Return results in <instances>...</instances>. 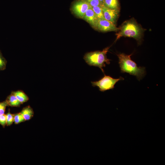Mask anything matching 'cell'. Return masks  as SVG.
Returning a JSON list of instances; mask_svg holds the SVG:
<instances>
[{
	"label": "cell",
	"instance_id": "obj_17",
	"mask_svg": "<svg viewBox=\"0 0 165 165\" xmlns=\"http://www.w3.org/2000/svg\"><path fill=\"white\" fill-rule=\"evenodd\" d=\"M7 106L8 105L6 100L0 102V116L4 114L6 108Z\"/></svg>",
	"mask_w": 165,
	"mask_h": 165
},
{
	"label": "cell",
	"instance_id": "obj_15",
	"mask_svg": "<svg viewBox=\"0 0 165 165\" xmlns=\"http://www.w3.org/2000/svg\"><path fill=\"white\" fill-rule=\"evenodd\" d=\"M7 63L6 60L3 56L0 50V71H3L5 69Z\"/></svg>",
	"mask_w": 165,
	"mask_h": 165
},
{
	"label": "cell",
	"instance_id": "obj_18",
	"mask_svg": "<svg viewBox=\"0 0 165 165\" xmlns=\"http://www.w3.org/2000/svg\"><path fill=\"white\" fill-rule=\"evenodd\" d=\"M91 7L101 6L99 0H84Z\"/></svg>",
	"mask_w": 165,
	"mask_h": 165
},
{
	"label": "cell",
	"instance_id": "obj_20",
	"mask_svg": "<svg viewBox=\"0 0 165 165\" xmlns=\"http://www.w3.org/2000/svg\"><path fill=\"white\" fill-rule=\"evenodd\" d=\"M101 3V4L102 6H103L104 1V0H99Z\"/></svg>",
	"mask_w": 165,
	"mask_h": 165
},
{
	"label": "cell",
	"instance_id": "obj_4",
	"mask_svg": "<svg viewBox=\"0 0 165 165\" xmlns=\"http://www.w3.org/2000/svg\"><path fill=\"white\" fill-rule=\"evenodd\" d=\"M124 79L121 77L116 79L104 74V76L101 79L97 81H92L91 83L93 86H97L100 91L104 92L107 90L113 89L116 83L119 81Z\"/></svg>",
	"mask_w": 165,
	"mask_h": 165
},
{
	"label": "cell",
	"instance_id": "obj_12",
	"mask_svg": "<svg viewBox=\"0 0 165 165\" xmlns=\"http://www.w3.org/2000/svg\"><path fill=\"white\" fill-rule=\"evenodd\" d=\"M12 92L21 104L27 102L29 99V98L26 94L21 90H18Z\"/></svg>",
	"mask_w": 165,
	"mask_h": 165
},
{
	"label": "cell",
	"instance_id": "obj_1",
	"mask_svg": "<svg viewBox=\"0 0 165 165\" xmlns=\"http://www.w3.org/2000/svg\"><path fill=\"white\" fill-rule=\"evenodd\" d=\"M116 41L122 37L133 38L140 44L145 29L134 18L124 21L119 28Z\"/></svg>",
	"mask_w": 165,
	"mask_h": 165
},
{
	"label": "cell",
	"instance_id": "obj_19",
	"mask_svg": "<svg viewBox=\"0 0 165 165\" xmlns=\"http://www.w3.org/2000/svg\"><path fill=\"white\" fill-rule=\"evenodd\" d=\"M0 124L3 128L6 125V114H3L0 116Z\"/></svg>",
	"mask_w": 165,
	"mask_h": 165
},
{
	"label": "cell",
	"instance_id": "obj_2",
	"mask_svg": "<svg viewBox=\"0 0 165 165\" xmlns=\"http://www.w3.org/2000/svg\"><path fill=\"white\" fill-rule=\"evenodd\" d=\"M132 55V54L128 55L123 53L117 54L121 72L128 73L135 76L140 81L145 75V68L138 67L136 63L131 59L130 56Z\"/></svg>",
	"mask_w": 165,
	"mask_h": 165
},
{
	"label": "cell",
	"instance_id": "obj_14",
	"mask_svg": "<svg viewBox=\"0 0 165 165\" xmlns=\"http://www.w3.org/2000/svg\"><path fill=\"white\" fill-rule=\"evenodd\" d=\"M25 121L23 116L20 112L14 115V122L15 124H18Z\"/></svg>",
	"mask_w": 165,
	"mask_h": 165
},
{
	"label": "cell",
	"instance_id": "obj_9",
	"mask_svg": "<svg viewBox=\"0 0 165 165\" xmlns=\"http://www.w3.org/2000/svg\"><path fill=\"white\" fill-rule=\"evenodd\" d=\"M103 6L108 8L119 11L118 0H104Z\"/></svg>",
	"mask_w": 165,
	"mask_h": 165
},
{
	"label": "cell",
	"instance_id": "obj_6",
	"mask_svg": "<svg viewBox=\"0 0 165 165\" xmlns=\"http://www.w3.org/2000/svg\"><path fill=\"white\" fill-rule=\"evenodd\" d=\"M94 28L103 32H118L119 30L116 25L105 19H98Z\"/></svg>",
	"mask_w": 165,
	"mask_h": 165
},
{
	"label": "cell",
	"instance_id": "obj_16",
	"mask_svg": "<svg viewBox=\"0 0 165 165\" xmlns=\"http://www.w3.org/2000/svg\"><path fill=\"white\" fill-rule=\"evenodd\" d=\"M6 115V125L7 126H10L14 122V115L10 113L9 109L8 113Z\"/></svg>",
	"mask_w": 165,
	"mask_h": 165
},
{
	"label": "cell",
	"instance_id": "obj_5",
	"mask_svg": "<svg viewBox=\"0 0 165 165\" xmlns=\"http://www.w3.org/2000/svg\"><path fill=\"white\" fill-rule=\"evenodd\" d=\"M91 7L84 0H78L72 5L71 11L72 13L77 17L82 19L87 9Z\"/></svg>",
	"mask_w": 165,
	"mask_h": 165
},
{
	"label": "cell",
	"instance_id": "obj_10",
	"mask_svg": "<svg viewBox=\"0 0 165 165\" xmlns=\"http://www.w3.org/2000/svg\"><path fill=\"white\" fill-rule=\"evenodd\" d=\"M6 100L8 106L18 107L20 106L21 104L12 92L11 94L7 97Z\"/></svg>",
	"mask_w": 165,
	"mask_h": 165
},
{
	"label": "cell",
	"instance_id": "obj_13",
	"mask_svg": "<svg viewBox=\"0 0 165 165\" xmlns=\"http://www.w3.org/2000/svg\"><path fill=\"white\" fill-rule=\"evenodd\" d=\"M102 6H99L92 7L98 19H105L102 10Z\"/></svg>",
	"mask_w": 165,
	"mask_h": 165
},
{
	"label": "cell",
	"instance_id": "obj_3",
	"mask_svg": "<svg viewBox=\"0 0 165 165\" xmlns=\"http://www.w3.org/2000/svg\"><path fill=\"white\" fill-rule=\"evenodd\" d=\"M110 47H107L102 51H96L86 53L84 56L83 59L90 66L98 67L104 74L103 67L106 64H110V60L108 59L106 54Z\"/></svg>",
	"mask_w": 165,
	"mask_h": 165
},
{
	"label": "cell",
	"instance_id": "obj_8",
	"mask_svg": "<svg viewBox=\"0 0 165 165\" xmlns=\"http://www.w3.org/2000/svg\"><path fill=\"white\" fill-rule=\"evenodd\" d=\"M82 19L88 22L93 28L98 19L92 7L86 11Z\"/></svg>",
	"mask_w": 165,
	"mask_h": 165
},
{
	"label": "cell",
	"instance_id": "obj_11",
	"mask_svg": "<svg viewBox=\"0 0 165 165\" xmlns=\"http://www.w3.org/2000/svg\"><path fill=\"white\" fill-rule=\"evenodd\" d=\"M20 113L23 116L25 121L30 120L34 115L33 111L32 108L29 106L24 108Z\"/></svg>",
	"mask_w": 165,
	"mask_h": 165
},
{
	"label": "cell",
	"instance_id": "obj_7",
	"mask_svg": "<svg viewBox=\"0 0 165 165\" xmlns=\"http://www.w3.org/2000/svg\"><path fill=\"white\" fill-rule=\"evenodd\" d=\"M104 18L116 25L118 18L119 11L102 6Z\"/></svg>",
	"mask_w": 165,
	"mask_h": 165
}]
</instances>
